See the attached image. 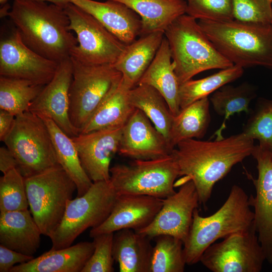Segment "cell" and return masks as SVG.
Masks as SVG:
<instances>
[{"mask_svg":"<svg viewBox=\"0 0 272 272\" xmlns=\"http://www.w3.org/2000/svg\"><path fill=\"white\" fill-rule=\"evenodd\" d=\"M200 27L220 53L234 65L272 69V25L200 20Z\"/></svg>","mask_w":272,"mask_h":272,"instance_id":"cell-3","label":"cell"},{"mask_svg":"<svg viewBox=\"0 0 272 272\" xmlns=\"http://www.w3.org/2000/svg\"><path fill=\"white\" fill-rule=\"evenodd\" d=\"M110 181L118 195H145L164 199L176 192L177 164L171 154L150 160H134L110 170Z\"/></svg>","mask_w":272,"mask_h":272,"instance_id":"cell-9","label":"cell"},{"mask_svg":"<svg viewBox=\"0 0 272 272\" xmlns=\"http://www.w3.org/2000/svg\"><path fill=\"white\" fill-rule=\"evenodd\" d=\"M254 140L242 132L214 141L188 139L179 142L171 155L183 176L176 185L191 180L197 191L199 205L205 209L215 184L237 164L251 156Z\"/></svg>","mask_w":272,"mask_h":272,"instance_id":"cell-1","label":"cell"},{"mask_svg":"<svg viewBox=\"0 0 272 272\" xmlns=\"http://www.w3.org/2000/svg\"><path fill=\"white\" fill-rule=\"evenodd\" d=\"M69 116L79 133L112 87L122 78L112 64L88 65L71 57Z\"/></svg>","mask_w":272,"mask_h":272,"instance_id":"cell-10","label":"cell"},{"mask_svg":"<svg viewBox=\"0 0 272 272\" xmlns=\"http://www.w3.org/2000/svg\"><path fill=\"white\" fill-rule=\"evenodd\" d=\"M33 258L0 245V271L10 272L15 264L27 262Z\"/></svg>","mask_w":272,"mask_h":272,"instance_id":"cell-40","label":"cell"},{"mask_svg":"<svg viewBox=\"0 0 272 272\" xmlns=\"http://www.w3.org/2000/svg\"><path fill=\"white\" fill-rule=\"evenodd\" d=\"M266 260L255 226L209 246L199 262L213 272H259Z\"/></svg>","mask_w":272,"mask_h":272,"instance_id":"cell-12","label":"cell"},{"mask_svg":"<svg viewBox=\"0 0 272 272\" xmlns=\"http://www.w3.org/2000/svg\"><path fill=\"white\" fill-rule=\"evenodd\" d=\"M271 1V3H272V0ZM271 24L272 25V17H271Z\"/></svg>","mask_w":272,"mask_h":272,"instance_id":"cell-45","label":"cell"},{"mask_svg":"<svg viewBox=\"0 0 272 272\" xmlns=\"http://www.w3.org/2000/svg\"><path fill=\"white\" fill-rule=\"evenodd\" d=\"M94 250V242L50 249L36 258L13 266L10 272H81Z\"/></svg>","mask_w":272,"mask_h":272,"instance_id":"cell-23","label":"cell"},{"mask_svg":"<svg viewBox=\"0 0 272 272\" xmlns=\"http://www.w3.org/2000/svg\"><path fill=\"white\" fill-rule=\"evenodd\" d=\"M186 14L195 19L224 21L234 19L232 0H186Z\"/></svg>","mask_w":272,"mask_h":272,"instance_id":"cell-37","label":"cell"},{"mask_svg":"<svg viewBox=\"0 0 272 272\" xmlns=\"http://www.w3.org/2000/svg\"><path fill=\"white\" fill-rule=\"evenodd\" d=\"M121 3L135 12L142 23L141 35L165 32L178 17L186 14L184 0H112Z\"/></svg>","mask_w":272,"mask_h":272,"instance_id":"cell-27","label":"cell"},{"mask_svg":"<svg viewBox=\"0 0 272 272\" xmlns=\"http://www.w3.org/2000/svg\"><path fill=\"white\" fill-rule=\"evenodd\" d=\"M16 116L10 112L0 109V141L5 140L15 124Z\"/></svg>","mask_w":272,"mask_h":272,"instance_id":"cell-41","label":"cell"},{"mask_svg":"<svg viewBox=\"0 0 272 272\" xmlns=\"http://www.w3.org/2000/svg\"><path fill=\"white\" fill-rule=\"evenodd\" d=\"M256 96V88L247 82L237 86L226 84L211 94L210 101L214 110L217 114L224 117L221 126L214 134L216 135V139L223 138L222 131L231 116L242 112L250 113L249 105Z\"/></svg>","mask_w":272,"mask_h":272,"instance_id":"cell-30","label":"cell"},{"mask_svg":"<svg viewBox=\"0 0 272 272\" xmlns=\"http://www.w3.org/2000/svg\"><path fill=\"white\" fill-rule=\"evenodd\" d=\"M7 15L25 44L50 60L59 63L70 57L78 45L62 7L43 1L14 0Z\"/></svg>","mask_w":272,"mask_h":272,"instance_id":"cell-2","label":"cell"},{"mask_svg":"<svg viewBox=\"0 0 272 272\" xmlns=\"http://www.w3.org/2000/svg\"><path fill=\"white\" fill-rule=\"evenodd\" d=\"M165 36L164 32L142 35L126 47L113 64L124 80L135 86L149 66Z\"/></svg>","mask_w":272,"mask_h":272,"instance_id":"cell-24","label":"cell"},{"mask_svg":"<svg viewBox=\"0 0 272 272\" xmlns=\"http://www.w3.org/2000/svg\"><path fill=\"white\" fill-rule=\"evenodd\" d=\"M72 79V62L69 57L58 63L53 77L44 86L29 108V111L39 116L52 120L71 137L79 134L69 116V91Z\"/></svg>","mask_w":272,"mask_h":272,"instance_id":"cell-16","label":"cell"},{"mask_svg":"<svg viewBox=\"0 0 272 272\" xmlns=\"http://www.w3.org/2000/svg\"><path fill=\"white\" fill-rule=\"evenodd\" d=\"M18 162L7 147L0 148V170L4 174L14 168H18Z\"/></svg>","mask_w":272,"mask_h":272,"instance_id":"cell-42","label":"cell"},{"mask_svg":"<svg viewBox=\"0 0 272 272\" xmlns=\"http://www.w3.org/2000/svg\"><path fill=\"white\" fill-rule=\"evenodd\" d=\"M44 86L27 80L0 76V109L15 116L29 111Z\"/></svg>","mask_w":272,"mask_h":272,"instance_id":"cell-33","label":"cell"},{"mask_svg":"<svg viewBox=\"0 0 272 272\" xmlns=\"http://www.w3.org/2000/svg\"><path fill=\"white\" fill-rule=\"evenodd\" d=\"M25 182L30 211L42 234L49 238L77 186L59 164L25 178Z\"/></svg>","mask_w":272,"mask_h":272,"instance_id":"cell-6","label":"cell"},{"mask_svg":"<svg viewBox=\"0 0 272 272\" xmlns=\"http://www.w3.org/2000/svg\"><path fill=\"white\" fill-rule=\"evenodd\" d=\"M41 234L30 210L0 213V245L33 256Z\"/></svg>","mask_w":272,"mask_h":272,"instance_id":"cell-22","label":"cell"},{"mask_svg":"<svg viewBox=\"0 0 272 272\" xmlns=\"http://www.w3.org/2000/svg\"><path fill=\"white\" fill-rule=\"evenodd\" d=\"M122 127L79 133L71 137L83 168L94 182L110 178V162L118 152Z\"/></svg>","mask_w":272,"mask_h":272,"instance_id":"cell-17","label":"cell"},{"mask_svg":"<svg viewBox=\"0 0 272 272\" xmlns=\"http://www.w3.org/2000/svg\"><path fill=\"white\" fill-rule=\"evenodd\" d=\"M149 272H183L186 264L183 242L168 235L156 237Z\"/></svg>","mask_w":272,"mask_h":272,"instance_id":"cell-34","label":"cell"},{"mask_svg":"<svg viewBox=\"0 0 272 272\" xmlns=\"http://www.w3.org/2000/svg\"><path fill=\"white\" fill-rule=\"evenodd\" d=\"M249 114L241 132L257 140L260 148L272 151V100L259 98Z\"/></svg>","mask_w":272,"mask_h":272,"instance_id":"cell-35","label":"cell"},{"mask_svg":"<svg viewBox=\"0 0 272 272\" xmlns=\"http://www.w3.org/2000/svg\"><path fill=\"white\" fill-rule=\"evenodd\" d=\"M118 196L109 180L94 182L82 196L70 199L60 223L49 237L51 249L69 247L86 230L100 225L109 216Z\"/></svg>","mask_w":272,"mask_h":272,"instance_id":"cell-7","label":"cell"},{"mask_svg":"<svg viewBox=\"0 0 272 272\" xmlns=\"http://www.w3.org/2000/svg\"><path fill=\"white\" fill-rule=\"evenodd\" d=\"M139 84L148 85L156 89L165 99L173 116L179 113L180 84L173 69L171 51L165 36Z\"/></svg>","mask_w":272,"mask_h":272,"instance_id":"cell-25","label":"cell"},{"mask_svg":"<svg viewBox=\"0 0 272 272\" xmlns=\"http://www.w3.org/2000/svg\"><path fill=\"white\" fill-rule=\"evenodd\" d=\"M163 200L145 195H118L109 216L100 225L91 229L90 236L93 238L124 229L135 231L143 229L154 220Z\"/></svg>","mask_w":272,"mask_h":272,"instance_id":"cell-19","label":"cell"},{"mask_svg":"<svg viewBox=\"0 0 272 272\" xmlns=\"http://www.w3.org/2000/svg\"><path fill=\"white\" fill-rule=\"evenodd\" d=\"M133 87L122 76L110 89L80 133L123 127L135 109L129 98V91Z\"/></svg>","mask_w":272,"mask_h":272,"instance_id":"cell-21","label":"cell"},{"mask_svg":"<svg viewBox=\"0 0 272 272\" xmlns=\"http://www.w3.org/2000/svg\"><path fill=\"white\" fill-rule=\"evenodd\" d=\"M114 233L113 255L120 272H149L151 238L130 229Z\"/></svg>","mask_w":272,"mask_h":272,"instance_id":"cell-26","label":"cell"},{"mask_svg":"<svg viewBox=\"0 0 272 272\" xmlns=\"http://www.w3.org/2000/svg\"><path fill=\"white\" fill-rule=\"evenodd\" d=\"M129 98L132 106L142 111L168 141L174 116L162 95L151 86L139 84L130 90Z\"/></svg>","mask_w":272,"mask_h":272,"instance_id":"cell-31","label":"cell"},{"mask_svg":"<svg viewBox=\"0 0 272 272\" xmlns=\"http://www.w3.org/2000/svg\"><path fill=\"white\" fill-rule=\"evenodd\" d=\"M64 8L70 20L69 28L76 34L78 40L70 57L88 65L113 64L126 45L78 6L70 3Z\"/></svg>","mask_w":272,"mask_h":272,"instance_id":"cell-11","label":"cell"},{"mask_svg":"<svg viewBox=\"0 0 272 272\" xmlns=\"http://www.w3.org/2000/svg\"><path fill=\"white\" fill-rule=\"evenodd\" d=\"M114 233H104L93 237L94 250L81 272H113Z\"/></svg>","mask_w":272,"mask_h":272,"instance_id":"cell-38","label":"cell"},{"mask_svg":"<svg viewBox=\"0 0 272 272\" xmlns=\"http://www.w3.org/2000/svg\"><path fill=\"white\" fill-rule=\"evenodd\" d=\"M40 117L44 120L50 132L58 164L75 183L77 197L82 196L93 182L82 166L72 138L51 119Z\"/></svg>","mask_w":272,"mask_h":272,"instance_id":"cell-28","label":"cell"},{"mask_svg":"<svg viewBox=\"0 0 272 272\" xmlns=\"http://www.w3.org/2000/svg\"><path fill=\"white\" fill-rule=\"evenodd\" d=\"M33 1H39L46 2H50L51 4H53L61 7L64 8L66 5L71 3V0H33Z\"/></svg>","mask_w":272,"mask_h":272,"instance_id":"cell-43","label":"cell"},{"mask_svg":"<svg viewBox=\"0 0 272 272\" xmlns=\"http://www.w3.org/2000/svg\"><path fill=\"white\" fill-rule=\"evenodd\" d=\"M172 151L165 137L135 109L122 127L120 155L133 160H150L169 155Z\"/></svg>","mask_w":272,"mask_h":272,"instance_id":"cell-18","label":"cell"},{"mask_svg":"<svg viewBox=\"0 0 272 272\" xmlns=\"http://www.w3.org/2000/svg\"><path fill=\"white\" fill-rule=\"evenodd\" d=\"M196 20L183 14L164 32L180 85L201 72L222 70L234 65L217 49Z\"/></svg>","mask_w":272,"mask_h":272,"instance_id":"cell-5","label":"cell"},{"mask_svg":"<svg viewBox=\"0 0 272 272\" xmlns=\"http://www.w3.org/2000/svg\"><path fill=\"white\" fill-rule=\"evenodd\" d=\"M250 207L244 190L233 185L224 204L212 215L202 217L195 209L183 245L186 264L191 265L199 262L204 251L218 239L250 229L254 225V212Z\"/></svg>","mask_w":272,"mask_h":272,"instance_id":"cell-4","label":"cell"},{"mask_svg":"<svg viewBox=\"0 0 272 272\" xmlns=\"http://www.w3.org/2000/svg\"><path fill=\"white\" fill-rule=\"evenodd\" d=\"M58 63L27 46L15 27L1 37L0 76L27 80L45 86L53 77Z\"/></svg>","mask_w":272,"mask_h":272,"instance_id":"cell-13","label":"cell"},{"mask_svg":"<svg viewBox=\"0 0 272 272\" xmlns=\"http://www.w3.org/2000/svg\"><path fill=\"white\" fill-rule=\"evenodd\" d=\"M25 177L14 168L0 178V212L28 209Z\"/></svg>","mask_w":272,"mask_h":272,"instance_id":"cell-36","label":"cell"},{"mask_svg":"<svg viewBox=\"0 0 272 272\" xmlns=\"http://www.w3.org/2000/svg\"><path fill=\"white\" fill-rule=\"evenodd\" d=\"M8 0H0V4L1 5L5 4Z\"/></svg>","mask_w":272,"mask_h":272,"instance_id":"cell-44","label":"cell"},{"mask_svg":"<svg viewBox=\"0 0 272 272\" xmlns=\"http://www.w3.org/2000/svg\"><path fill=\"white\" fill-rule=\"evenodd\" d=\"M4 142L25 178L59 165L45 123L30 111L16 116L13 128Z\"/></svg>","mask_w":272,"mask_h":272,"instance_id":"cell-8","label":"cell"},{"mask_svg":"<svg viewBox=\"0 0 272 272\" xmlns=\"http://www.w3.org/2000/svg\"><path fill=\"white\" fill-rule=\"evenodd\" d=\"M243 68L233 65L205 78L190 79L180 85L179 104L180 110L187 106L213 94L224 85L240 78Z\"/></svg>","mask_w":272,"mask_h":272,"instance_id":"cell-32","label":"cell"},{"mask_svg":"<svg viewBox=\"0 0 272 272\" xmlns=\"http://www.w3.org/2000/svg\"><path fill=\"white\" fill-rule=\"evenodd\" d=\"M234 18L241 21L271 24V0H232Z\"/></svg>","mask_w":272,"mask_h":272,"instance_id":"cell-39","label":"cell"},{"mask_svg":"<svg viewBox=\"0 0 272 272\" xmlns=\"http://www.w3.org/2000/svg\"><path fill=\"white\" fill-rule=\"evenodd\" d=\"M179 186L178 191L163 199L162 206L152 222L137 232L151 239L160 235H171L184 244L192 224L193 212L199 202L192 181Z\"/></svg>","mask_w":272,"mask_h":272,"instance_id":"cell-14","label":"cell"},{"mask_svg":"<svg viewBox=\"0 0 272 272\" xmlns=\"http://www.w3.org/2000/svg\"><path fill=\"white\" fill-rule=\"evenodd\" d=\"M210 103L208 97L201 98L174 116L168 139L172 149L182 141L205 136L211 120Z\"/></svg>","mask_w":272,"mask_h":272,"instance_id":"cell-29","label":"cell"},{"mask_svg":"<svg viewBox=\"0 0 272 272\" xmlns=\"http://www.w3.org/2000/svg\"><path fill=\"white\" fill-rule=\"evenodd\" d=\"M251 156L256 160L257 178L250 175L255 188V196H249L254 208V224L266 260L272 266V151L255 145Z\"/></svg>","mask_w":272,"mask_h":272,"instance_id":"cell-15","label":"cell"},{"mask_svg":"<svg viewBox=\"0 0 272 272\" xmlns=\"http://www.w3.org/2000/svg\"><path fill=\"white\" fill-rule=\"evenodd\" d=\"M96 18L110 32L125 45L141 35L140 17L124 4L112 0L100 2L94 0H71Z\"/></svg>","mask_w":272,"mask_h":272,"instance_id":"cell-20","label":"cell"}]
</instances>
